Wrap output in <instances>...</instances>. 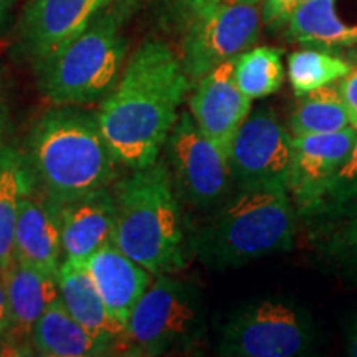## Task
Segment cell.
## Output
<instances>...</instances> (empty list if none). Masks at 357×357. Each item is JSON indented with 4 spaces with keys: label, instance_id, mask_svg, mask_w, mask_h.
<instances>
[{
    "label": "cell",
    "instance_id": "cell-1",
    "mask_svg": "<svg viewBox=\"0 0 357 357\" xmlns=\"http://www.w3.org/2000/svg\"><path fill=\"white\" fill-rule=\"evenodd\" d=\"M189 84L171 47L155 38L141 43L96 114L118 164L136 171L159 159Z\"/></svg>",
    "mask_w": 357,
    "mask_h": 357
},
{
    "label": "cell",
    "instance_id": "cell-2",
    "mask_svg": "<svg viewBox=\"0 0 357 357\" xmlns=\"http://www.w3.org/2000/svg\"><path fill=\"white\" fill-rule=\"evenodd\" d=\"M24 159L35 187L53 205L108 189L118 166L96 114L78 106L45 111L26 136Z\"/></svg>",
    "mask_w": 357,
    "mask_h": 357
},
{
    "label": "cell",
    "instance_id": "cell-3",
    "mask_svg": "<svg viewBox=\"0 0 357 357\" xmlns=\"http://www.w3.org/2000/svg\"><path fill=\"white\" fill-rule=\"evenodd\" d=\"M111 243L154 276L184 270L192 253L174 181L155 160L116 182Z\"/></svg>",
    "mask_w": 357,
    "mask_h": 357
},
{
    "label": "cell",
    "instance_id": "cell-4",
    "mask_svg": "<svg viewBox=\"0 0 357 357\" xmlns=\"http://www.w3.org/2000/svg\"><path fill=\"white\" fill-rule=\"evenodd\" d=\"M296 213L287 187L238 189L192 235L190 250L215 270L248 265L291 247Z\"/></svg>",
    "mask_w": 357,
    "mask_h": 357
},
{
    "label": "cell",
    "instance_id": "cell-5",
    "mask_svg": "<svg viewBox=\"0 0 357 357\" xmlns=\"http://www.w3.org/2000/svg\"><path fill=\"white\" fill-rule=\"evenodd\" d=\"M123 15L108 7L77 38L35 65L40 93L53 106H86L116 86L126 53Z\"/></svg>",
    "mask_w": 357,
    "mask_h": 357
},
{
    "label": "cell",
    "instance_id": "cell-6",
    "mask_svg": "<svg viewBox=\"0 0 357 357\" xmlns=\"http://www.w3.org/2000/svg\"><path fill=\"white\" fill-rule=\"evenodd\" d=\"M204 328L199 289L187 281L159 275L131 312L111 354L154 357L187 349Z\"/></svg>",
    "mask_w": 357,
    "mask_h": 357
},
{
    "label": "cell",
    "instance_id": "cell-7",
    "mask_svg": "<svg viewBox=\"0 0 357 357\" xmlns=\"http://www.w3.org/2000/svg\"><path fill=\"white\" fill-rule=\"evenodd\" d=\"M314 341L312 323L291 301L261 300L235 312L222 329L218 354L230 357H294Z\"/></svg>",
    "mask_w": 357,
    "mask_h": 357
},
{
    "label": "cell",
    "instance_id": "cell-8",
    "mask_svg": "<svg viewBox=\"0 0 357 357\" xmlns=\"http://www.w3.org/2000/svg\"><path fill=\"white\" fill-rule=\"evenodd\" d=\"M258 3L218 0L189 19L182 42V66L190 83L240 53L250 50L260 33Z\"/></svg>",
    "mask_w": 357,
    "mask_h": 357
},
{
    "label": "cell",
    "instance_id": "cell-9",
    "mask_svg": "<svg viewBox=\"0 0 357 357\" xmlns=\"http://www.w3.org/2000/svg\"><path fill=\"white\" fill-rule=\"evenodd\" d=\"M174 187L199 208L222 204L231 185L230 155L200 131L189 111H182L166 141Z\"/></svg>",
    "mask_w": 357,
    "mask_h": 357
},
{
    "label": "cell",
    "instance_id": "cell-10",
    "mask_svg": "<svg viewBox=\"0 0 357 357\" xmlns=\"http://www.w3.org/2000/svg\"><path fill=\"white\" fill-rule=\"evenodd\" d=\"M291 132L268 108L250 113L230 147L231 184L287 187L291 162Z\"/></svg>",
    "mask_w": 357,
    "mask_h": 357
},
{
    "label": "cell",
    "instance_id": "cell-11",
    "mask_svg": "<svg viewBox=\"0 0 357 357\" xmlns=\"http://www.w3.org/2000/svg\"><path fill=\"white\" fill-rule=\"evenodd\" d=\"M357 139L354 128L293 136L287 190L300 215L312 217Z\"/></svg>",
    "mask_w": 357,
    "mask_h": 357
},
{
    "label": "cell",
    "instance_id": "cell-12",
    "mask_svg": "<svg viewBox=\"0 0 357 357\" xmlns=\"http://www.w3.org/2000/svg\"><path fill=\"white\" fill-rule=\"evenodd\" d=\"M114 0H30L19 25L20 50L33 66L77 38Z\"/></svg>",
    "mask_w": 357,
    "mask_h": 357
},
{
    "label": "cell",
    "instance_id": "cell-13",
    "mask_svg": "<svg viewBox=\"0 0 357 357\" xmlns=\"http://www.w3.org/2000/svg\"><path fill=\"white\" fill-rule=\"evenodd\" d=\"M194 84L189 113L200 131L230 155L235 134L252 113V100L235 83L234 60L218 65Z\"/></svg>",
    "mask_w": 357,
    "mask_h": 357
},
{
    "label": "cell",
    "instance_id": "cell-14",
    "mask_svg": "<svg viewBox=\"0 0 357 357\" xmlns=\"http://www.w3.org/2000/svg\"><path fill=\"white\" fill-rule=\"evenodd\" d=\"M61 236L55 205L40 192L30 177L20 199L13 258L24 265L56 275L61 263Z\"/></svg>",
    "mask_w": 357,
    "mask_h": 357
},
{
    "label": "cell",
    "instance_id": "cell-15",
    "mask_svg": "<svg viewBox=\"0 0 357 357\" xmlns=\"http://www.w3.org/2000/svg\"><path fill=\"white\" fill-rule=\"evenodd\" d=\"M65 260L84 263L111 242L114 229L113 190L101 189L55 205Z\"/></svg>",
    "mask_w": 357,
    "mask_h": 357
},
{
    "label": "cell",
    "instance_id": "cell-16",
    "mask_svg": "<svg viewBox=\"0 0 357 357\" xmlns=\"http://www.w3.org/2000/svg\"><path fill=\"white\" fill-rule=\"evenodd\" d=\"M83 265L95 281L111 319L124 331L137 301L153 283V273L111 242L96 250Z\"/></svg>",
    "mask_w": 357,
    "mask_h": 357
},
{
    "label": "cell",
    "instance_id": "cell-17",
    "mask_svg": "<svg viewBox=\"0 0 357 357\" xmlns=\"http://www.w3.org/2000/svg\"><path fill=\"white\" fill-rule=\"evenodd\" d=\"M6 288L8 312H10V336L8 349H22V341L32 344V329L47 307L60 298L56 275L45 273L38 268L24 265L13 258L0 270Z\"/></svg>",
    "mask_w": 357,
    "mask_h": 357
},
{
    "label": "cell",
    "instance_id": "cell-18",
    "mask_svg": "<svg viewBox=\"0 0 357 357\" xmlns=\"http://www.w3.org/2000/svg\"><path fill=\"white\" fill-rule=\"evenodd\" d=\"M284 29L289 40L307 48L357 50V0H310Z\"/></svg>",
    "mask_w": 357,
    "mask_h": 357
},
{
    "label": "cell",
    "instance_id": "cell-19",
    "mask_svg": "<svg viewBox=\"0 0 357 357\" xmlns=\"http://www.w3.org/2000/svg\"><path fill=\"white\" fill-rule=\"evenodd\" d=\"M58 293L66 311L98 341L113 347L123 329L111 319L95 281L83 263L65 260L56 271Z\"/></svg>",
    "mask_w": 357,
    "mask_h": 357
},
{
    "label": "cell",
    "instance_id": "cell-20",
    "mask_svg": "<svg viewBox=\"0 0 357 357\" xmlns=\"http://www.w3.org/2000/svg\"><path fill=\"white\" fill-rule=\"evenodd\" d=\"M32 346L45 357H89L108 356L111 347L89 334L66 311L58 298L40 316L32 329Z\"/></svg>",
    "mask_w": 357,
    "mask_h": 357
},
{
    "label": "cell",
    "instance_id": "cell-21",
    "mask_svg": "<svg viewBox=\"0 0 357 357\" xmlns=\"http://www.w3.org/2000/svg\"><path fill=\"white\" fill-rule=\"evenodd\" d=\"M349 126L337 82L298 95L296 106L289 118V132L293 136L336 132Z\"/></svg>",
    "mask_w": 357,
    "mask_h": 357
},
{
    "label": "cell",
    "instance_id": "cell-22",
    "mask_svg": "<svg viewBox=\"0 0 357 357\" xmlns=\"http://www.w3.org/2000/svg\"><path fill=\"white\" fill-rule=\"evenodd\" d=\"M29 184L30 174L24 154L12 147H0V270L13 260L20 199Z\"/></svg>",
    "mask_w": 357,
    "mask_h": 357
},
{
    "label": "cell",
    "instance_id": "cell-23",
    "mask_svg": "<svg viewBox=\"0 0 357 357\" xmlns=\"http://www.w3.org/2000/svg\"><path fill=\"white\" fill-rule=\"evenodd\" d=\"M234 78L240 91L250 100L273 95L283 86V52L258 47L234 58Z\"/></svg>",
    "mask_w": 357,
    "mask_h": 357
},
{
    "label": "cell",
    "instance_id": "cell-24",
    "mask_svg": "<svg viewBox=\"0 0 357 357\" xmlns=\"http://www.w3.org/2000/svg\"><path fill=\"white\" fill-rule=\"evenodd\" d=\"M351 68V61L319 48H305L288 56V79L296 96L339 82Z\"/></svg>",
    "mask_w": 357,
    "mask_h": 357
},
{
    "label": "cell",
    "instance_id": "cell-25",
    "mask_svg": "<svg viewBox=\"0 0 357 357\" xmlns=\"http://www.w3.org/2000/svg\"><path fill=\"white\" fill-rule=\"evenodd\" d=\"M324 218L334 222L324 240V252L342 266L357 271V200Z\"/></svg>",
    "mask_w": 357,
    "mask_h": 357
},
{
    "label": "cell",
    "instance_id": "cell-26",
    "mask_svg": "<svg viewBox=\"0 0 357 357\" xmlns=\"http://www.w3.org/2000/svg\"><path fill=\"white\" fill-rule=\"evenodd\" d=\"M357 200V139L349 155L344 160L331 185L326 190L318 211L311 218H324L333 215Z\"/></svg>",
    "mask_w": 357,
    "mask_h": 357
},
{
    "label": "cell",
    "instance_id": "cell-27",
    "mask_svg": "<svg viewBox=\"0 0 357 357\" xmlns=\"http://www.w3.org/2000/svg\"><path fill=\"white\" fill-rule=\"evenodd\" d=\"M307 2L310 0H263L261 22L271 30L284 29L293 13Z\"/></svg>",
    "mask_w": 357,
    "mask_h": 357
},
{
    "label": "cell",
    "instance_id": "cell-28",
    "mask_svg": "<svg viewBox=\"0 0 357 357\" xmlns=\"http://www.w3.org/2000/svg\"><path fill=\"white\" fill-rule=\"evenodd\" d=\"M352 68L344 78L339 79V89H341L342 100L347 111V118H349L351 128L357 131V63L351 61Z\"/></svg>",
    "mask_w": 357,
    "mask_h": 357
},
{
    "label": "cell",
    "instance_id": "cell-29",
    "mask_svg": "<svg viewBox=\"0 0 357 357\" xmlns=\"http://www.w3.org/2000/svg\"><path fill=\"white\" fill-rule=\"evenodd\" d=\"M8 336H10V312L6 288L0 278V349H8Z\"/></svg>",
    "mask_w": 357,
    "mask_h": 357
},
{
    "label": "cell",
    "instance_id": "cell-30",
    "mask_svg": "<svg viewBox=\"0 0 357 357\" xmlns=\"http://www.w3.org/2000/svg\"><path fill=\"white\" fill-rule=\"evenodd\" d=\"M215 2H218V0H178V7H181L182 13L189 20L195 13H199L200 10H204V8H207Z\"/></svg>",
    "mask_w": 357,
    "mask_h": 357
},
{
    "label": "cell",
    "instance_id": "cell-31",
    "mask_svg": "<svg viewBox=\"0 0 357 357\" xmlns=\"http://www.w3.org/2000/svg\"><path fill=\"white\" fill-rule=\"evenodd\" d=\"M15 3L17 0H0V33L7 29Z\"/></svg>",
    "mask_w": 357,
    "mask_h": 357
},
{
    "label": "cell",
    "instance_id": "cell-32",
    "mask_svg": "<svg viewBox=\"0 0 357 357\" xmlns=\"http://www.w3.org/2000/svg\"><path fill=\"white\" fill-rule=\"evenodd\" d=\"M137 3H139V0H118V6H116V8H118L119 13H121L123 19L126 20L128 17L134 12V8L137 7Z\"/></svg>",
    "mask_w": 357,
    "mask_h": 357
},
{
    "label": "cell",
    "instance_id": "cell-33",
    "mask_svg": "<svg viewBox=\"0 0 357 357\" xmlns=\"http://www.w3.org/2000/svg\"><path fill=\"white\" fill-rule=\"evenodd\" d=\"M347 354L352 357H357V318L351 326L349 331V342H347Z\"/></svg>",
    "mask_w": 357,
    "mask_h": 357
},
{
    "label": "cell",
    "instance_id": "cell-34",
    "mask_svg": "<svg viewBox=\"0 0 357 357\" xmlns=\"http://www.w3.org/2000/svg\"><path fill=\"white\" fill-rule=\"evenodd\" d=\"M3 100H2V95H0V126H2V121H3Z\"/></svg>",
    "mask_w": 357,
    "mask_h": 357
},
{
    "label": "cell",
    "instance_id": "cell-35",
    "mask_svg": "<svg viewBox=\"0 0 357 357\" xmlns=\"http://www.w3.org/2000/svg\"><path fill=\"white\" fill-rule=\"evenodd\" d=\"M349 60L354 61V63H357V50H351L349 52Z\"/></svg>",
    "mask_w": 357,
    "mask_h": 357
},
{
    "label": "cell",
    "instance_id": "cell-36",
    "mask_svg": "<svg viewBox=\"0 0 357 357\" xmlns=\"http://www.w3.org/2000/svg\"><path fill=\"white\" fill-rule=\"evenodd\" d=\"M243 2H250V3H260L263 0H243Z\"/></svg>",
    "mask_w": 357,
    "mask_h": 357
}]
</instances>
